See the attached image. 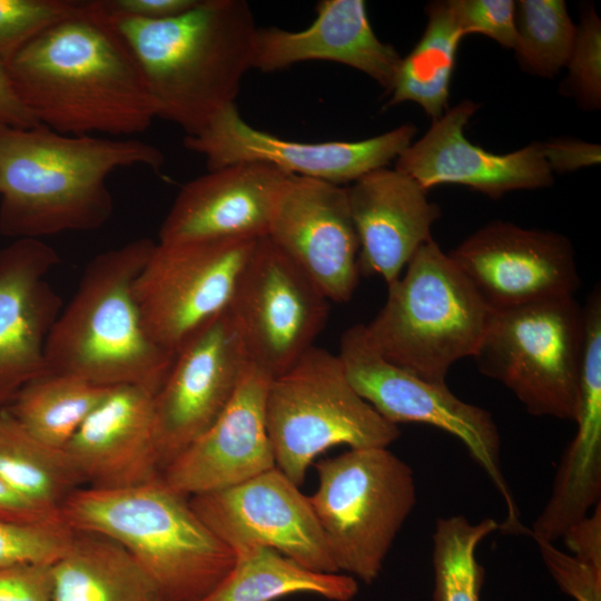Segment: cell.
I'll return each instance as SVG.
<instances>
[{
	"mask_svg": "<svg viewBox=\"0 0 601 601\" xmlns=\"http://www.w3.org/2000/svg\"><path fill=\"white\" fill-rule=\"evenodd\" d=\"M52 601H161L138 562L118 543L75 531L51 564Z\"/></svg>",
	"mask_w": 601,
	"mask_h": 601,
	"instance_id": "obj_26",
	"label": "cell"
},
{
	"mask_svg": "<svg viewBox=\"0 0 601 601\" xmlns=\"http://www.w3.org/2000/svg\"><path fill=\"white\" fill-rule=\"evenodd\" d=\"M258 239L155 244L132 294L147 335L176 354L204 324L227 308Z\"/></svg>",
	"mask_w": 601,
	"mask_h": 601,
	"instance_id": "obj_11",
	"label": "cell"
},
{
	"mask_svg": "<svg viewBox=\"0 0 601 601\" xmlns=\"http://www.w3.org/2000/svg\"><path fill=\"white\" fill-rule=\"evenodd\" d=\"M273 467L237 485L189 496L199 519L233 550H275L308 569L339 573L307 495Z\"/></svg>",
	"mask_w": 601,
	"mask_h": 601,
	"instance_id": "obj_14",
	"label": "cell"
},
{
	"mask_svg": "<svg viewBox=\"0 0 601 601\" xmlns=\"http://www.w3.org/2000/svg\"><path fill=\"white\" fill-rule=\"evenodd\" d=\"M568 75L560 92L573 97L588 111L601 106V21L593 9L582 14L574 45L566 62Z\"/></svg>",
	"mask_w": 601,
	"mask_h": 601,
	"instance_id": "obj_34",
	"label": "cell"
},
{
	"mask_svg": "<svg viewBox=\"0 0 601 601\" xmlns=\"http://www.w3.org/2000/svg\"><path fill=\"white\" fill-rule=\"evenodd\" d=\"M38 124L20 99L8 66L0 59V127L29 128Z\"/></svg>",
	"mask_w": 601,
	"mask_h": 601,
	"instance_id": "obj_43",
	"label": "cell"
},
{
	"mask_svg": "<svg viewBox=\"0 0 601 601\" xmlns=\"http://www.w3.org/2000/svg\"><path fill=\"white\" fill-rule=\"evenodd\" d=\"M0 479L33 505L57 514L81 483L65 451L32 436L6 407L0 411Z\"/></svg>",
	"mask_w": 601,
	"mask_h": 601,
	"instance_id": "obj_30",
	"label": "cell"
},
{
	"mask_svg": "<svg viewBox=\"0 0 601 601\" xmlns=\"http://www.w3.org/2000/svg\"><path fill=\"white\" fill-rule=\"evenodd\" d=\"M387 298L365 325L388 362L418 377L446 383L451 366L475 354L492 309L433 239L422 245Z\"/></svg>",
	"mask_w": 601,
	"mask_h": 601,
	"instance_id": "obj_6",
	"label": "cell"
},
{
	"mask_svg": "<svg viewBox=\"0 0 601 601\" xmlns=\"http://www.w3.org/2000/svg\"><path fill=\"white\" fill-rule=\"evenodd\" d=\"M289 176L257 162L208 170L180 188L160 226L158 243L267 236Z\"/></svg>",
	"mask_w": 601,
	"mask_h": 601,
	"instance_id": "obj_21",
	"label": "cell"
},
{
	"mask_svg": "<svg viewBox=\"0 0 601 601\" xmlns=\"http://www.w3.org/2000/svg\"><path fill=\"white\" fill-rule=\"evenodd\" d=\"M110 388L47 371L24 383L4 407L32 436L63 450Z\"/></svg>",
	"mask_w": 601,
	"mask_h": 601,
	"instance_id": "obj_29",
	"label": "cell"
},
{
	"mask_svg": "<svg viewBox=\"0 0 601 601\" xmlns=\"http://www.w3.org/2000/svg\"><path fill=\"white\" fill-rule=\"evenodd\" d=\"M577 433L566 447L551 495L530 532L534 541L554 543L589 514L601 497V348L583 349Z\"/></svg>",
	"mask_w": 601,
	"mask_h": 601,
	"instance_id": "obj_25",
	"label": "cell"
},
{
	"mask_svg": "<svg viewBox=\"0 0 601 601\" xmlns=\"http://www.w3.org/2000/svg\"><path fill=\"white\" fill-rule=\"evenodd\" d=\"M415 134L414 125L404 124L355 141H295L250 126L236 105H230L199 132L185 136L184 147L201 155L208 170L238 162H257L288 175L343 186L387 167L413 142Z\"/></svg>",
	"mask_w": 601,
	"mask_h": 601,
	"instance_id": "obj_13",
	"label": "cell"
},
{
	"mask_svg": "<svg viewBox=\"0 0 601 601\" xmlns=\"http://www.w3.org/2000/svg\"><path fill=\"white\" fill-rule=\"evenodd\" d=\"M491 309L574 296L580 276L569 238L494 220L449 253Z\"/></svg>",
	"mask_w": 601,
	"mask_h": 601,
	"instance_id": "obj_16",
	"label": "cell"
},
{
	"mask_svg": "<svg viewBox=\"0 0 601 601\" xmlns=\"http://www.w3.org/2000/svg\"><path fill=\"white\" fill-rule=\"evenodd\" d=\"M265 414L276 467L298 486L326 450L388 447L401 435L354 390L338 355L316 346L270 380Z\"/></svg>",
	"mask_w": 601,
	"mask_h": 601,
	"instance_id": "obj_7",
	"label": "cell"
},
{
	"mask_svg": "<svg viewBox=\"0 0 601 601\" xmlns=\"http://www.w3.org/2000/svg\"><path fill=\"white\" fill-rule=\"evenodd\" d=\"M535 542L546 570L563 592L575 601H601V569L559 550L554 543Z\"/></svg>",
	"mask_w": 601,
	"mask_h": 601,
	"instance_id": "obj_37",
	"label": "cell"
},
{
	"mask_svg": "<svg viewBox=\"0 0 601 601\" xmlns=\"http://www.w3.org/2000/svg\"><path fill=\"white\" fill-rule=\"evenodd\" d=\"M75 531L65 522L21 523L0 520V566L53 563L68 548Z\"/></svg>",
	"mask_w": 601,
	"mask_h": 601,
	"instance_id": "obj_35",
	"label": "cell"
},
{
	"mask_svg": "<svg viewBox=\"0 0 601 601\" xmlns=\"http://www.w3.org/2000/svg\"><path fill=\"white\" fill-rule=\"evenodd\" d=\"M480 105L464 99L432 120L428 130L395 160V169L424 190L440 185L470 187L492 199L521 189L553 184L542 142L509 154H493L469 141L464 129Z\"/></svg>",
	"mask_w": 601,
	"mask_h": 601,
	"instance_id": "obj_18",
	"label": "cell"
},
{
	"mask_svg": "<svg viewBox=\"0 0 601 601\" xmlns=\"http://www.w3.org/2000/svg\"><path fill=\"white\" fill-rule=\"evenodd\" d=\"M542 149L553 174H564L594 166L601 160L600 145L577 138L550 139L542 142Z\"/></svg>",
	"mask_w": 601,
	"mask_h": 601,
	"instance_id": "obj_39",
	"label": "cell"
},
{
	"mask_svg": "<svg viewBox=\"0 0 601 601\" xmlns=\"http://www.w3.org/2000/svg\"><path fill=\"white\" fill-rule=\"evenodd\" d=\"M164 162L156 146L137 139L0 127V233L40 239L97 229L114 211L108 177L134 166L158 171Z\"/></svg>",
	"mask_w": 601,
	"mask_h": 601,
	"instance_id": "obj_2",
	"label": "cell"
},
{
	"mask_svg": "<svg viewBox=\"0 0 601 601\" xmlns=\"http://www.w3.org/2000/svg\"><path fill=\"white\" fill-rule=\"evenodd\" d=\"M106 12L144 75L157 118L190 136L235 105L257 30L246 1L198 0L165 20Z\"/></svg>",
	"mask_w": 601,
	"mask_h": 601,
	"instance_id": "obj_3",
	"label": "cell"
},
{
	"mask_svg": "<svg viewBox=\"0 0 601 601\" xmlns=\"http://www.w3.org/2000/svg\"><path fill=\"white\" fill-rule=\"evenodd\" d=\"M249 365L247 351L227 308L179 347L154 395L162 470L219 416Z\"/></svg>",
	"mask_w": 601,
	"mask_h": 601,
	"instance_id": "obj_15",
	"label": "cell"
},
{
	"mask_svg": "<svg viewBox=\"0 0 601 601\" xmlns=\"http://www.w3.org/2000/svg\"><path fill=\"white\" fill-rule=\"evenodd\" d=\"M266 237L329 302L352 298L359 279V243L346 187L290 175Z\"/></svg>",
	"mask_w": 601,
	"mask_h": 601,
	"instance_id": "obj_17",
	"label": "cell"
},
{
	"mask_svg": "<svg viewBox=\"0 0 601 601\" xmlns=\"http://www.w3.org/2000/svg\"><path fill=\"white\" fill-rule=\"evenodd\" d=\"M162 477L118 489L78 487L60 508L73 531L121 545L155 584L161 601H200L228 574L231 548Z\"/></svg>",
	"mask_w": 601,
	"mask_h": 601,
	"instance_id": "obj_4",
	"label": "cell"
},
{
	"mask_svg": "<svg viewBox=\"0 0 601 601\" xmlns=\"http://www.w3.org/2000/svg\"><path fill=\"white\" fill-rule=\"evenodd\" d=\"M0 520L21 523L63 522L60 514L51 513L33 505L1 479Z\"/></svg>",
	"mask_w": 601,
	"mask_h": 601,
	"instance_id": "obj_42",
	"label": "cell"
},
{
	"mask_svg": "<svg viewBox=\"0 0 601 601\" xmlns=\"http://www.w3.org/2000/svg\"><path fill=\"white\" fill-rule=\"evenodd\" d=\"M358 237V269L387 286L402 275L426 242L441 211L410 176L387 167L370 171L346 187Z\"/></svg>",
	"mask_w": 601,
	"mask_h": 601,
	"instance_id": "obj_23",
	"label": "cell"
},
{
	"mask_svg": "<svg viewBox=\"0 0 601 601\" xmlns=\"http://www.w3.org/2000/svg\"><path fill=\"white\" fill-rule=\"evenodd\" d=\"M4 406H6V405L2 404V403L0 402V411H1Z\"/></svg>",
	"mask_w": 601,
	"mask_h": 601,
	"instance_id": "obj_44",
	"label": "cell"
},
{
	"mask_svg": "<svg viewBox=\"0 0 601 601\" xmlns=\"http://www.w3.org/2000/svg\"><path fill=\"white\" fill-rule=\"evenodd\" d=\"M35 119L71 136L128 137L147 130L157 110L144 75L101 0L47 29L8 65Z\"/></svg>",
	"mask_w": 601,
	"mask_h": 601,
	"instance_id": "obj_1",
	"label": "cell"
},
{
	"mask_svg": "<svg viewBox=\"0 0 601 601\" xmlns=\"http://www.w3.org/2000/svg\"><path fill=\"white\" fill-rule=\"evenodd\" d=\"M328 308L319 288L266 236L258 239L227 306L250 364L272 378L314 346Z\"/></svg>",
	"mask_w": 601,
	"mask_h": 601,
	"instance_id": "obj_12",
	"label": "cell"
},
{
	"mask_svg": "<svg viewBox=\"0 0 601 601\" xmlns=\"http://www.w3.org/2000/svg\"><path fill=\"white\" fill-rule=\"evenodd\" d=\"M315 469L308 499L337 570L371 584L416 503L413 470L387 447L349 449Z\"/></svg>",
	"mask_w": 601,
	"mask_h": 601,
	"instance_id": "obj_8",
	"label": "cell"
},
{
	"mask_svg": "<svg viewBox=\"0 0 601 601\" xmlns=\"http://www.w3.org/2000/svg\"><path fill=\"white\" fill-rule=\"evenodd\" d=\"M312 60L359 70L388 92L401 56L377 38L363 0H322L316 4L314 21L303 30L257 28L250 69L273 72Z\"/></svg>",
	"mask_w": 601,
	"mask_h": 601,
	"instance_id": "obj_24",
	"label": "cell"
},
{
	"mask_svg": "<svg viewBox=\"0 0 601 601\" xmlns=\"http://www.w3.org/2000/svg\"><path fill=\"white\" fill-rule=\"evenodd\" d=\"M451 6L464 37L480 33L505 48H514L516 41L515 1L451 0Z\"/></svg>",
	"mask_w": 601,
	"mask_h": 601,
	"instance_id": "obj_36",
	"label": "cell"
},
{
	"mask_svg": "<svg viewBox=\"0 0 601 601\" xmlns=\"http://www.w3.org/2000/svg\"><path fill=\"white\" fill-rule=\"evenodd\" d=\"M584 312L574 296L492 309L473 355L535 416L574 421L584 345Z\"/></svg>",
	"mask_w": 601,
	"mask_h": 601,
	"instance_id": "obj_9",
	"label": "cell"
},
{
	"mask_svg": "<svg viewBox=\"0 0 601 601\" xmlns=\"http://www.w3.org/2000/svg\"><path fill=\"white\" fill-rule=\"evenodd\" d=\"M500 530L491 518L471 523L464 515L440 518L432 535L433 601H481L484 569L479 544Z\"/></svg>",
	"mask_w": 601,
	"mask_h": 601,
	"instance_id": "obj_31",
	"label": "cell"
},
{
	"mask_svg": "<svg viewBox=\"0 0 601 601\" xmlns=\"http://www.w3.org/2000/svg\"><path fill=\"white\" fill-rule=\"evenodd\" d=\"M270 380L249 365L219 416L162 470L161 477L171 489L193 496L276 467L265 414Z\"/></svg>",
	"mask_w": 601,
	"mask_h": 601,
	"instance_id": "obj_19",
	"label": "cell"
},
{
	"mask_svg": "<svg viewBox=\"0 0 601 601\" xmlns=\"http://www.w3.org/2000/svg\"><path fill=\"white\" fill-rule=\"evenodd\" d=\"M51 564L0 566V601H52Z\"/></svg>",
	"mask_w": 601,
	"mask_h": 601,
	"instance_id": "obj_38",
	"label": "cell"
},
{
	"mask_svg": "<svg viewBox=\"0 0 601 601\" xmlns=\"http://www.w3.org/2000/svg\"><path fill=\"white\" fill-rule=\"evenodd\" d=\"M154 395L135 385L111 387L65 446L87 486L118 489L161 476Z\"/></svg>",
	"mask_w": 601,
	"mask_h": 601,
	"instance_id": "obj_22",
	"label": "cell"
},
{
	"mask_svg": "<svg viewBox=\"0 0 601 601\" xmlns=\"http://www.w3.org/2000/svg\"><path fill=\"white\" fill-rule=\"evenodd\" d=\"M515 56L532 75L553 78L566 66L577 26L563 0L515 1Z\"/></svg>",
	"mask_w": 601,
	"mask_h": 601,
	"instance_id": "obj_32",
	"label": "cell"
},
{
	"mask_svg": "<svg viewBox=\"0 0 601 601\" xmlns=\"http://www.w3.org/2000/svg\"><path fill=\"white\" fill-rule=\"evenodd\" d=\"M425 12V30L411 52L401 58L386 107L415 102L436 120L449 109L451 78L464 35L451 0L430 2Z\"/></svg>",
	"mask_w": 601,
	"mask_h": 601,
	"instance_id": "obj_28",
	"label": "cell"
},
{
	"mask_svg": "<svg viewBox=\"0 0 601 601\" xmlns=\"http://www.w3.org/2000/svg\"><path fill=\"white\" fill-rule=\"evenodd\" d=\"M155 244L137 238L89 262L47 337V371L106 387L135 385L154 394L160 388L175 354L147 335L132 294Z\"/></svg>",
	"mask_w": 601,
	"mask_h": 601,
	"instance_id": "obj_5",
	"label": "cell"
},
{
	"mask_svg": "<svg viewBox=\"0 0 601 601\" xmlns=\"http://www.w3.org/2000/svg\"><path fill=\"white\" fill-rule=\"evenodd\" d=\"M571 555L601 569V503L573 524L561 538Z\"/></svg>",
	"mask_w": 601,
	"mask_h": 601,
	"instance_id": "obj_40",
	"label": "cell"
},
{
	"mask_svg": "<svg viewBox=\"0 0 601 601\" xmlns=\"http://www.w3.org/2000/svg\"><path fill=\"white\" fill-rule=\"evenodd\" d=\"M354 390L386 421L422 423L457 437L502 496L506 516L500 530L525 531L501 467V439L492 414L435 383L385 359L371 342L365 325L348 327L337 354Z\"/></svg>",
	"mask_w": 601,
	"mask_h": 601,
	"instance_id": "obj_10",
	"label": "cell"
},
{
	"mask_svg": "<svg viewBox=\"0 0 601 601\" xmlns=\"http://www.w3.org/2000/svg\"><path fill=\"white\" fill-rule=\"evenodd\" d=\"M110 13L145 20H165L193 8L198 0H101Z\"/></svg>",
	"mask_w": 601,
	"mask_h": 601,
	"instance_id": "obj_41",
	"label": "cell"
},
{
	"mask_svg": "<svg viewBox=\"0 0 601 601\" xmlns=\"http://www.w3.org/2000/svg\"><path fill=\"white\" fill-rule=\"evenodd\" d=\"M58 253L38 238L13 239L0 249V402L47 372L45 344L62 304L47 274Z\"/></svg>",
	"mask_w": 601,
	"mask_h": 601,
	"instance_id": "obj_20",
	"label": "cell"
},
{
	"mask_svg": "<svg viewBox=\"0 0 601 601\" xmlns=\"http://www.w3.org/2000/svg\"><path fill=\"white\" fill-rule=\"evenodd\" d=\"M226 578L200 601H276L311 593L329 601H351L358 592L355 578L319 572L268 548L239 546Z\"/></svg>",
	"mask_w": 601,
	"mask_h": 601,
	"instance_id": "obj_27",
	"label": "cell"
},
{
	"mask_svg": "<svg viewBox=\"0 0 601 601\" xmlns=\"http://www.w3.org/2000/svg\"><path fill=\"white\" fill-rule=\"evenodd\" d=\"M83 6L73 0H0V59L8 66L35 38Z\"/></svg>",
	"mask_w": 601,
	"mask_h": 601,
	"instance_id": "obj_33",
	"label": "cell"
}]
</instances>
